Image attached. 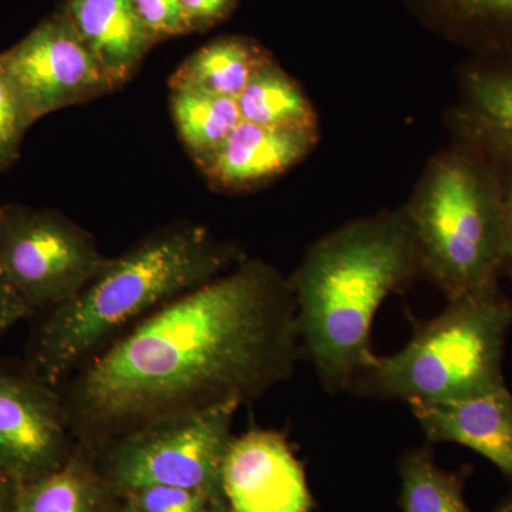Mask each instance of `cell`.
I'll list each match as a JSON object with an SVG mask.
<instances>
[{"label": "cell", "instance_id": "cb8c5ba5", "mask_svg": "<svg viewBox=\"0 0 512 512\" xmlns=\"http://www.w3.org/2000/svg\"><path fill=\"white\" fill-rule=\"evenodd\" d=\"M188 33L205 32L231 15L238 0H178Z\"/></svg>", "mask_w": 512, "mask_h": 512}, {"label": "cell", "instance_id": "f1b7e54d", "mask_svg": "<svg viewBox=\"0 0 512 512\" xmlns=\"http://www.w3.org/2000/svg\"><path fill=\"white\" fill-rule=\"evenodd\" d=\"M103 512H136L133 510V507H131L130 504H126L124 505V507H121V508H106V510H104Z\"/></svg>", "mask_w": 512, "mask_h": 512}, {"label": "cell", "instance_id": "5b68a950", "mask_svg": "<svg viewBox=\"0 0 512 512\" xmlns=\"http://www.w3.org/2000/svg\"><path fill=\"white\" fill-rule=\"evenodd\" d=\"M412 323V338L403 349L373 357L357 375L363 392L407 404L444 403L505 386L512 301L497 285L451 299L436 318Z\"/></svg>", "mask_w": 512, "mask_h": 512}, {"label": "cell", "instance_id": "2e32d148", "mask_svg": "<svg viewBox=\"0 0 512 512\" xmlns=\"http://www.w3.org/2000/svg\"><path fill=\"white\" fill-rule=\"evenodd\" d=\"M103 480L92 448L77 443L66 464L16 491L12 512H103Z\"/></svg>", "mask_w": 512, "mask_h": 512}, {"label": "cell", "instance_id": "52a82bcc", "mask_svg": "<svg viewBox=\"0 0 512 512\" xmlns=\"http://www.w3.org/2000/svg\"><path fill=\"white\" fill-rule=\"evenodd\" d=\"M106 261L96 238L62 212L0 205V271L33 318L72 299Z\"/></svg>", "mask_w": 512, "mask_h": 512}, {"label": "cell", "instance_id": "83f0119b", "mask_svg": "<svg viewBox=\"0 0 512 512\" xmlns=\"http://www.w3.org/2000/svg\"><path fill=\"white\" fill-rule=\"evenodd\" d=\"M198 512H231L224 497L212 498L202 510Z\"/></svg>", "mask_w": 512, "mask_h": 512}, {"label": "cell", "instance_id": "ac0fdd59", "mask_svg": "<svg viewBox=\"0 0 512 512\" xmlns=\"http://www.w3.org/2000/svg\"><path fill=\"white\" fill-rule=\"evenodd\" d=\"M170 107L178 137L197 165L212 156L242 120L237 100L194 90H171Z\"/></svg>", "mask_w": 512, "mask_h": 512}, {"label": "cell", "instance_id": "44dd1931", "mask_svg": "<svg viewBox=\"0 0 512 512\" xmlns=\"http://www.w3.org/2000/svg\"><path fill=\"white\" fill-rule=\"evenodd\" d=\"M35 120L20 101L0 64V173L19 160L23 140Z\"/></svg>", "mask_w": 512, "mask_h": 512}, {"label": "cell", "instance_id": "ba28073f", "mask_svg": "<svg viewBox=\"0 0 512 512\" xmlns=\"http://www.w3.org/2000/svg\"><path fill=\"white\" fill-rule=\"evenodd\" d=\"M0 64L35 123L117 90L60 10L0 53Z\"/></svg>", "mask_w": 512, "mask_h": 512}, {"label": "cell", "instance_id": "9a60e30c", "mask_svg": "<svg viewBox=\"0 0 512 512\" xmlns=\"http://www.w3.org/2000/svg\"><path fill=\"white\" fill-rule=\"evenodd\" d=\"M271 59L268 50L248 37H220L187 57L171 74L168 87L170 92L194 90L237 100Z\"/></svg>", "mask_w": 512, "mask_h": 512}, {"label": "cell", "instance_id": "d6986e66", "mask_svg": "<svg viewBox=\"0 0 512 512\" xmlns=\"http://www.w3.org/2000/svg\"><path fill=\"white\" fill-rule=\"evenodd\" d=\"M399 476L403 512H471L460 477L437 466L430 444L402 454Z\"/></svg>", "mask_w": 512, "mask_h": 512}, {"label": "cell", "instance_id": "484cf974", "mask_svg": "<svg viewBox=\"0 0 512 512\" xmlns=\"http://www.w3.org/2000/svg\"><path fill=\"white\" fill-rule=\"evenodd\" d=\"M503 170L504 247L503 271L512 279V167Z\"/></svg>", "mask_w": 512, "mask_h": 512}, {"label": "cell", "instance_id": "e0dca14e", "mask_svg": "<svg viewBox=\"0 0 512 512\" xmlns=\"http://www.w3.org/2000/svg\"><path fill=\"white\" fill-rule=\"evenodd\" d=\"M237 101L241 119L249 123L318 130V117L308 96L274 59L254 74Z\"/></svg>", "mask_w": 512, "mask_h": 512}, {"label": "cell", "instance_id": "7402d4cb", "mask_svg": "<svg viewBox=\"0 0 512 512\" xmlns=\"http://www.w3.org/2000/svg\"><path fill=\"white\" fill-rule=\"evenodd\" d=\"M136 512H198L212 500L211 495L188 488L153 485L126 494Z\"/></svg>", "mask_w": 512, "mask_h": 512}, {"label": "cell", "instance_id": "3957f363", "mask_svg": "<svg viewBox=\"0 0 512 512\" xmlns=\"http://www.w3.org/2000/svg\"><path fill=\"white\" fill-rule=\"evenodd\" d=\"M419 274V245L406 208L349 222L306 251L288 281L302 352L329 393L352 387L372 362L377 311Z\"/></svg>", "mask_w": 512, "mask_h": 512}, {"label": "cell", "instance_id": "7a4b0ae2", "mask_svg": "<svg viewBox=\"0 0 512 512\" xmlns=\"http://www.w3.org/2000/svg\"><path fill=\"white\" fill-rule=\"evenodd\" d=\"M242 261L237 248L204 225L180 221L157 229L107 258L72 299L32 318L23 362L57 389L150 313Z\"/></svg>", "mask_w": 512, "mask_h": 512}, {"label": "cell", "instance_id": "d4e9b609", "mask_svg": "<svg viewBox=\"0 0 512 512\" xmlns=\"http://www.w3.org/2000/svg\"><path fill=\"white\" fill-rule=\"evenodd\" d=\"M32 318L28 306L19 298L18 293L0 271V342L19 322Z\"/></svg>", "mask_w": 512, "mask_h": 512}, {"label": "cell", "instance_id": "277c9868", "mask_svg": "<svg viewBox=\"0 0 512 512\" xmlns=\"http://www.w3.org/2000/svg\"><path fill=\"white\" fill-rule=\"evenodd\" d=\"M421 272L448 301L497 285L503 271V170L463 143L431 161L406 208Z\"/></svg>", "mask_w": 512, "mask_h": 512}, {"label": "cell", "instance_id": "9c48e42d", "mask_svg": "<svg viewBox=\"0 0 512 512\" xmlns=\"http://www.w3.org/2000/svg\"><path fill=\"white\" fill-rule=\"evenodd\" d=\"M76 447L59 390L25 362L0 359V471L20 487L62 467Z\"/></svg>", "mask_w": 512, "mask_h": 512}, {"label": "cell", "instance_id": "8fae6325", "mask_svg": "<svg viewBox=\"0 0 512 512\" xmlns=\"http://www.w3.org/2000/svg\"><path fill=\"white\" fill-rule=\"evenodd\" d=\"M318 137V130L265 127L241 120L198 168L214 190H254L301 163L315 148Z\"/></svg>", "mask_w": 512, "mask_h": 512}, {"label": "cell", "instance_id": "5bb4252c", "mask_svg": "<svg viewBox=\"0 0 512 512\" xmlns=\"http://www.w3.org/2000/svg\"><path fill=\"white\" fill-rule=\"evenodd\" d=\"M463 141L512 167V55L480 56L463 76Z\"/></svg>", "mask_w": 512, "mask_h": 512}, {"label": "cell", "instance_id": "8992f818", "mask_svg": "<svg viewBox=\"0 0 512 512\" xmlns=\"http://www.w3.org/2000/svg\"><path fill=\"white\" fill-rule=\"evenodd\" d=\"M239 404L164 417L126 431L92 448L97 467L124 495L153 487L188 488L222 494V464L232 440Z\"/></svg>", "mask_w": 512, "mask_h": 512}, {"label": "cell", "instance_id": "7c38bea8", "mask_svg": "<svg viewBox=\"0 0 512 512\" xmlns=\"http://www.w3.org/2000/svg\"><path fill=\"white\" fill-rule=\"evenodd\" d=\"M409 407L429 444L471 448L512 481V393L507 386L457 402Z\"/></svg>", "mask_w": 512, "mask_h": 512}, {"label": "cell", "instance_id": "6da1fadb", "mask_svg": "<svg viewBox=\"0 0 512 512\" xmlns=\"http://www.w3.org/2000/svg\"><path fill=\"white\" fill-rule=\"evenodd\" d=\"M301 353L288 279L244 259L150 313L57 390L77 443L94 448L164 417L259 399Z\"/></svg>", "mask_w": 512, "mask_h": 512}, {"label": "cell", "instance_id": "4fadbf2b", "mask_svg": "<svg viewBox=\"0 0 512 512\" xmlns=\"http://www.w3.org/2000/svg\"><path fill=\"white\" fill-rule=\"evenodd\" d=\"M60 12L117 90L133 79L151 47L157 45L131 0H66Z\"/></svg>", "mask_w": 512, "mask_h": 512}, {"label": "cell", "instance_id": "f546056e", "mask_svg": "<svg viewBox=\"0 0 512 512\" xmlns=\"http://www.w3.org/2000/svg\"><path fill=\"white\" fill-rule=\"evenodd\" d=\"M497 512H512V495L503 505H501L500 508H498Z\"/></svg>", "mask_w": 512, "mask_h": 512}, {"label": "cell", "instance_id": "603a6c76", "mask_svg": "<svg viewBox=\"0 0 512 512\" xmlns=\"http://www.w3.org/2000/svg\"><path fill=\"white\" fill-rule=\"evenodd\" d=\"M131 3L154 42L187 35V25L178 0H131Z\"/></svg>", "mask_w": 512, "mask_h": 512}, {"label": "cell", "instance_id": "4316f807", "mask_svg": "<svg viewBox=\"0 0 512 512\" xmlns=\"http://www.w3.org/2000/svg\"><path fill=\"white\" fill-rule=\"evenodd\" d=\"M16 491H18V485L12 483V481L0 471V512H12Z\"/></svg>", "mask_w": 512, "mask_h": 512}, {"label": "cell", "instance_id": "ffe728a7", "mask_svg": "<svg viewBox=\"0 0 512 512\" xmlns=\"http://www.w3.org/2000/svg\"><path fill=\"white\" fill-rule=\"evenodd\" d=\"M447 22L481 56L512 55V0H437Z\"/></svg>", "mask_w": 512, "mask_h": 512}, {"label": "cell", "instance_id": "30bf717a", "mask_svg": "<svg viewBox=\"0 0 512 512\" xmlns=\"http://www.w3.org/2000/svg\"><path fill=\"white\" fill-rule=\"evenodd\" d=\"M221 485L231 512H311L313 507L302 464L274 430L232 437Z\"/></svg>", "mask_w": 512, "mask_h": 512}]
</instances>
